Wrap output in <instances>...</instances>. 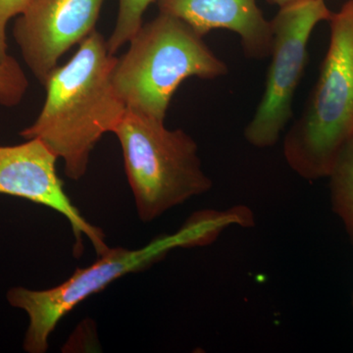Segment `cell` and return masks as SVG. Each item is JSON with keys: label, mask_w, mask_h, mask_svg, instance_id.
Segmentation results:
<instances>
[{"label": "cell", "mask_w": 353, "mask_h": 353, "mask_svg": "<svg viewBox=\"0 0 353 353\" xmlns=\"http://www.w3.org/2000/svg\"><path fill=\"white\" fill-rule=\"evenodd\" d=\"M104 0H32L13 37L28 68L46 85L58 61L95 30Z\"/></svg>", "instance_id": "52a82bcc"}, {"label": "cell", "mask_w": 353, "mask_h": 353, "mask_svg": "<svg viewBox=\"0 0 353 353\" xmlns=\"http://www.w3.org/2000/svg\"><path fill=\"white\" fill-rule=\"evenodd\" d=\"M202 245L201 227L190 217L176 233L155 239L139 250L109 248L97 261L77 269L57 287L43 290L11 288L7 292V301L13 307L24 310L29 317L23 348L29 353L48 352L50 334L58 323L88 297L128 274L145 270L174 248Z\"/></svg>", "instance_id": "5b68a950"}, {"label": "cell", "mask_w": 353, "mask_h": 353, "mask_svg": "<svg viewBox=\"0 0 353 353\" xmlns=\"http://www.w3.org/2000/svg\"><path fill=\"white\" fill-rule=\"evenodd\" d=\"M58 159L39 139L0 146V194L27 199L64 216L75 234L76 254L82 252L83 236L90 241L97 254H103L109 248L103 232L88 222L67 196L57 171Z\"/></svg>", "instance_id": "ba28073f"}, {"label": "cell", "mask_w": 353, "mask_h": 353, "mask_svg": "<svg viewBox=\"0 0 353 353\" xmlns=\"http://www.w3.org/2000/svg\"><path fill=\"white\" fill-rule=\"evenodd\" d=\"M117 57L113 83L128 110L165 121L179 85L192 77L214 80L229 68L185 21L159 12Z\"/></svg>", "instance_id": "7a4b0ae2"}, {"label": "cell", "mask_w": 353, "mask_h": 353, "mask_svg": "<svg viewBox=\"0 0 353 353\" xmlns=\"http://www.w3.org/2000/svg\"><path fill=\"white\" fill-rule=\"evenodd\" d=\"M159 12L188 23L201 37L224 29L241 39L245 57L261 60L270 57L271 22L256 0H157Z\"/></svg>", "instance_id": "9c48e42d"}, {"label": "cell", "mask_w": 353, "mask_h": 353, "mask_svg": "<svg viewBox=\"0 0 353 353\" xmlns=\"http://www.w3.org/2000/svg\"><path fill=\"white\" fill-rule=\"evenodd\" d=\"M269 3L276 4L279 7L290 6V4L296 3V2L305 1V0H267Z\"/></svg>", "instance_id": "5bb4252c"}, {"label": "cell", "mask_w": 353, "mask_h": 353, "mask_svg": "<svg viewBox=\"0 0 353 353\" xmlns=\"http://www.w3.org/2000/svg\"><path fill=\"white\" fill-rule=\"evenodd\" d=\"M29 87L27 77L17 60L0 63V105L13 108L22 101Z\"/></svg>", "instance_id": "7c38bea8"}, {"label": "cell", "mask_w": 353, "mask_h": 353, "mask_svg": "<svg viewBox=\"0 0 353 353\" xmlns=\"http://www.w3.org/2000/svg\"><path fill=\"white\" fill-rule=\"evenodd\" d=\"M113 134L119 139L139 219L148 223L205 194L212 181L202 170L199 146L165 121L128 110Z\"/></svg>", "instance_id": "277c9868"}, {"label": "cell", "mask_w": 353, "mask_h": 353, "mask_svg": "<svg viewBox=\"0 0 353 353\" xmlns=\"http://www.w3.org/2000/svg\"><path fill=\"white\" fill-rule=\"evenodd\" d=\"M327 178L332 208L343 222L353 245V136L336 155Z\"/></svg>", "instance_id": "30bf717a"}, {"label": "cell", "mask_w": 353, "mask_h": 353, "mask_svg": "<svg viewBox=\"0 0 353 353\" xmlns=\"http://www.w3.org/2000/svg\"><path fill=\"white\" fill-rule=\"evenodd\" d=\"M331 10L325 0H305L281 7L270 21L271 62L266 82L245 138L257 148L275 145L292 117V103L307 65L308 43L312 32Z\"/></svg>", "instance_id": "8992f818"}, {"label": "cell", "mask_w": 353, "mask_h": 353, "mask_svg": "<svg viewBox=\"0 0 353 353\" xmlns=\"http://www.w3.org/2000/svg\"><path fill=\"white\" fill-rule=\"evenodd\" d=\"M117 19L110 38L108 39L109 52L115 53L123 46L129 43L139 28L143 25V19L146 9L157 0H118Z\"/></svg>", "instance_id": "8fae6325"}, {"label": "cell", "mask_w": 353, "mask_h": 353, "mask_svg": "<svg viewBox=\"0 0 353 353\" xmlns=\"http://www.w3.org/2000/svg\"><path fill=\"white\" fill-rule=\"evenodd\" d=\"M116 60L108 41L94 30L73 57L51 73L43 85L41 113L20 132L26 139L43 141L63 160L65 174L72 180L85 175L95 145L126 115V104L113 83Z\"/></svg>", "instance_id": "6da1fadb"}, {"label": "cell", "mask_w": 353, "mask_h": 353, "mask_svg": "<svg viewBox=\"0 0 353 353\" xmlns=\"http://www.w3.org/2000/svg\"><path fill=\"white\" fill-rule=\"evenodd\" d=\"M32 0H0V63H10L15 58L8 54L6 28L9 21L21 15Z\"/></svg>", "instance_id": "4fadbf2b"}, {"label": "cell", "mask_w": 353, "mask_h": 353, "mask_svg": "<svg viewBox=\"0 0 353 353\" xmlns=\"http://www.w3.org/2000/svg\"><path fill=\"white\" fill-rule=\"evenodd\" d=\"M328 50L301 117L285 134V161L308 181L327 178L353 136V0L329 19Z\"/></svg>", "instance_id": "3957f363"}]
</instances>
